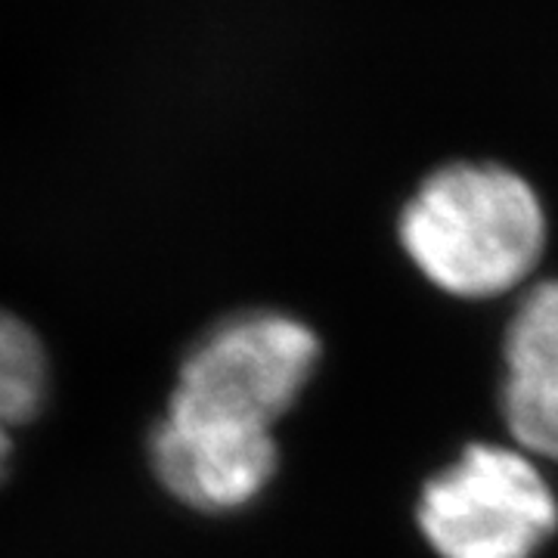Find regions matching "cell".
Listing matches in <instances>:
<instances>
[{
    "label": "cell",
    "instance_id": "obj_1",
    "mask_svg": "<svg viewBox=\"0 0 558 558\" xmlns=\"http://www.w3.org/2000/svg\"><path fill=\"white\" fill-rule=\"evenodd\" d=\"M398 240L416 270L457 299H497L537 270L549 240L539 190L497 159L435 165L407 196Z\"/></svg>",
    "mask_w": 558,
    "mask_h": 558
},
{
    "label": "cell",
    "instance_id": "obj_2",
    "mask_svg": "<svg viewBox=\"0 0 558 558\" xmlns=\"http://www.w3.org/2000/svg\"><path fill=\"white\" fill-rule=\"evenodd\" d=\"M319 354L317 332L292 314H227L183 351L165 413L274 432L314 379Z\"/></svg>",
    "mask_w": 558,
    "mask_h": 558
},
{
    "label": "cell",
    "instance_id": "obj_3",
    "mask_svg": "<svg viewBox=\"0 0 558 558\" xmlns=\"http://www.w3.org/2000/svg\"><path fill=\"white\" fill-rule=\"evenodd\" d=\"M416 521L440 558H534L558 531V499L524 450L472 444L425 481Z\"/></svg>",
    "mask_w": 558,
    "mask_h": 558
},
{
    "label": "cell",
    "instance_id": "obj_4",
    "mask_svg": "<svg viewBox=\"0 0 558 558\" xmlns=\"http://www.w3.org/2000/svg\"><path fill=\"white\" fill-rule=\"evenodd\" d=\"M146 462L174 502L202 515H230L274 484L279 444L274 432L161 413L146 435Z\"/></svg>",
    "mask_w": 558,
    "mask_h": 558
},
{
    "label": "cell",
    "instance_id": "obj_5",
    "mask_svg": "<svg viewBox=\"0 0 558 558\" xmlns=\"http://www.w3.org/2000/svg\"><path fill=\"white\" fill-rule=\"evenodd\" d=\"M53 391V363L40 332L0 307V484L16 459V435L38 422Z\"/></svg>",
    "mask_w": 558,
    "mask_h": 558
},
{
    "label": "cell",
    "instance_id": "obj_6",
    "mask_svg": "<svg viewBox=\"0 0 558 558\" xmlns=\"http://www.w3.org/2000/svg\"><path fill=\"white\" fill-rule=\"evenodd\" d=\"M499 410L524 453L558 462V363L506 366Z\"/></svg>",
    "mask_w": 558,
    "mask_h": 558
},
{
    "label": "cell",
    "instance_id": "obj_7",
    "mask_svg": "<svg viewBox=\"0 0 558 558\" xmlns=\"http://www.w3.org/2000/svg\"><path fill=\"white\" fill-rule=\"evenodd\" d=\"M506 366L558 363V279L534 286L519 301L502 336Z\"/></svg>",
    "mask_w": 558,
    "mask_h": 558
}]
</instances>
